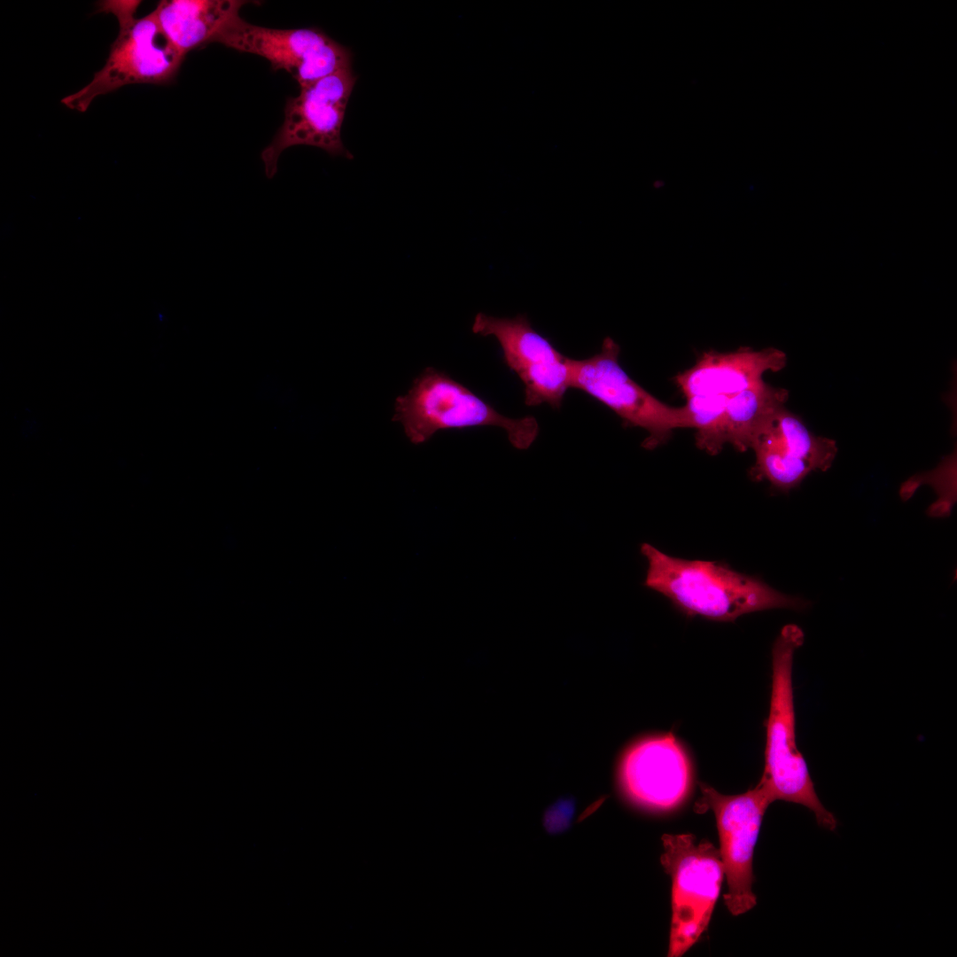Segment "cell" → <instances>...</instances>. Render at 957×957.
Returning <instances> with one entry per match:
<instances>
[{
	"instance_id": "10",
	"label": "cell",
	"mask_w": 957,
	"mask_h": 957,
	"mask_svg": "<svg viewBox=\"0 0 957 957\" xmlns=\"http://www.w3.org/2000/svg\"><path fill=\"white\" fill-rule=\"evenodd\" d=\"M471 329L498 340L505 364L524 384L525 405L561 408L570 388L568 357L534 331L525 315L499 318L478 313Z\"/></svg>"
},
{
	"instance_id": "17",
	"label": "cell",
	"mask_w": 957,
	"mask_h": 957,
	"mask_svg": "<svg viewBox=\"0 0 957 957\" xmlns=\"http://www.w3.org/2000/svg\"><path fill=\"white\" fill-rule=\"evenodd\" d=\"M573 814V800L559 799L546 811L543 819L544 826L549 833L563 832L570 826Z\"/></svg>"
},
{
	"instance_id": "3",
	"label": "cell",
	"mask_w": 957,
	"mask_h": 957,
	"mask_svg": "<svg viewBox=\"0 0 957 957\" xmlns=\"http://www.w3.org/2000/svg\"><path fill=\"white\" fill-rule=\"evenodd\" d=\"M141 1L106 0L98 3V12L112 13L119 23V33L111 44L104 66L93 79L61 103L84 113L98 96L129 84L166 85L177 75L184 56L175 48L160 27L153 11L136 17Z\"/></svg>"
},
{
	"instance_id": "15",
	"label": "cell",
	"mask_w": 957,
	"mask_h": 957,
	"mask_svg": "<svg viewBox=\"0 0 957 957\" xmlns=\"http://www.w3.org/2000/svg\"><path fill=\"white\" fill-rule=\"evenodd\" d=\"M240 0H162L153 10L175 48L186 54L210 43L219 29L239 15L246 4Z\"/></svg>"
},
{
	"instance_id": "7",
	"label": "cell",
	"mask_w": 957,
	"mask_h": 957,
	"mask_svg": "<svg viewBox=\"0 0 957 957\" xmlns=\"http://www.w3.org/2000/svg\"><path fill=\"white\" fill-rule=\"evenodd\" d=\"M357 76L352 66L308 85L297 97L287 98L284 120L261 158L265 175L273 178L281 153L294 145L321 148L332 156L353 159L341 139V128Z\"/></svg>"
},
{
	"instance_id": "6",
	"label": "cell",
	"mask_w": 957,
	"mask_h": 957,
	"mask_svg": "<svg viewBox=\"0 0 957 957\" xmlns=\"http://www.w3.org/2000/svg\"><path fill=\"white\" fill-rule=\"evenodd\" d=\"M620 347L610 337L599 353L583 360L568 358L570 388L580 390L612 409L628 426L649 432L646 449L665 443L676 428H685L682 407H671L634 381L619 362Z\"/></svg>"
},
{
	"instance_id": "1",
	"label": "cell",
	"mask_w": 957,
	"mask_h": 957,
	"mask_svg": "<svg viewBox=\"0 0 957 957\" xmlns=\"http://www.w3.org/2000/svg\"><path fill=\"white\" fill-rule=\"evenodd\" d=\"M648 569L644 585L689 616L733 621L771 609L804 610L809 602L779 592L763 580L711 561L673 557L649 543L641 546Z\"/></svg>"
},
{
	"instance_id": "12",
	"label": "cell",
	"mask_w": 957,
	"mask_h": 957,
	"mask_svg": "<svg viewBox=\"0 0 957 957\" xmlns=\"http://www.w3.org/2000/svg\"><path fill=\"white\" fill-rule=\"evenodd\" d=\"M618 782L626 798L635 805L669 810L689 793L690 763L672 734L643 737L623 752Z\"/></svg>"
},
{
	"instance_id": "9",
	"label": "cell",
	"mask_w": 957,
	"mask_h": 957,
	"mask_svg": "<svg viewBox=\"0 0 957 957\" xmlns=\"http://www.w3.org/2000/svg\"><path fill=\"white\" fill-rule=\"evenodd\" d=\"M702 796L696 804L697 812L711 809L717 821L720 853L728 891L724 896L728 911L742 914L756 905L752 892V859L764 813L772 800L757 784L740 795H723L712 787L699 783Z\"/></svg>"
},
{
	"instance_id": "11",
	"label": "cell",
	"mask_w": 957,
	"mask_h": 957,
	"mask_svg": "<svg viewBox=\"0 0 957 957\" xmlns=\"http://www.w3.org/2000/svg\"><path fill=\"white\" fill-rule=\"evenodd\" d=\"M751 449L756 455L750 471L752 479H766L782 492L798 486L812 471H826L837 453L835 440L813 435L785 407L766 423Z\"/></svg>"
},
{
	"instance_id": "5",
	"label": "cell",
	"mask_w": 957,
	"mask_h": 957,
	"mask_svg": "<svg viewBox=\"0 0 957 957\" xmlns=\"http://www.w3.org/2000/svg\"><path fill=\"white\" fill-rule=\"evenodd\" d=\"M661 864L672 877L669 957L685 953L706 930L724 875L720 850L692 834L662 836Z\"/></svg>"
},
{
	"instance_id": "14",
	"label": "cell",
	"mask_w": 957,
	"mask_h": 957,
	"mask_svg": "<svg viewBox=\"0 0 957 957\" xmlns=\"http://www.w3.org/2000/svg\"><path fill=\"white\" fill-rule=\"evenodd\" d=\"M789 392L764 380L728 397L725 411L714 429L696 442L710 455L719 454L726 443L744 452L770 417L788 400Z\"/></svg>"
},
{
	"instance_id": "8",
	"label": "cell",
	"mask_w": 957,
	"mask_h": 957,
	"mask_svg": "<svg viewBox=\"0 0 957 957\" xmlns=\"http://www.w3.org/2000/svg\"><path fill=\"white\" fill-rule=\"evenodd\" d=\"M210 43L259 55L274 70L288 72L300 87L352 66L351 51L317 28L277 29L233 17Z\"/></svg>"
},
{
	"instance_id": "13",
	"label": "cell",
	"mask_w": 957,
	"mask_h": 957,
	"mask_svg": "<svg viewBox=\"0 0 957 957\" xmlns=\"http://www.w3.org/2000/svg\"><path fill=\"white\" fill-rule=\"evenodd\" d=\"M786 354L769 347L755 351L741 347L734 352H704L691 368L679 373L674 381L686 398L695 395L738 393L762 381L766 371H779L786 365Z\"/></svg>"
},
{
	"instance_id": "16",
	"label": "cell",
	"mask_w": 957,
	"mask_h": 957,
	"mask_svg": "<svg viewBox=\"0 0 957 957\" xmlns=\"http://www.w3.org/2000/svg\"><path fill=\"white\" fill-rule=\"evenodd\" d=\"M729 396L695 395L682 406L686 427L696 429V441L707 436L722 416Z\"/></svg>"
},
{
	"instance_id": "2",
	"label": "cell",
	"mask_w": 957,
	"mask_h": 957,
	"mask_svg": "<svg viewBox=\"0 0 957 957\" xmlns=\"http://www.w3.org/2000/svg\"><path fill=\"white\" fill-rule=\"evenodd\" d=\"M802 629L784 626L772 649V692L766 722L765 768L759 784L772 802L783 800L810 809L817 823L835 830L836 818L817 796L807 765L798 749L792 689L793 657L804 642Z\"/></svg>"
},
{
	"instance_id": "4",
	"label": "cell",
	"mask_w": 957,
	"mask_h": 957,
	"mask_svg": "<svg viewBox=\"0 0 957 957\" xmlns=\"http://www.w3.org/2000/svg\"><path fill=\"white\" fill-rule=\"evenodd\" d=\"M393 421L401 423L411 443L419 445L447 429L498 426L511 445L527 449L539 434L533 416L510 418L447 373L427 367L405 395L395 400Z\"/></svg>"
}]
</instances>
